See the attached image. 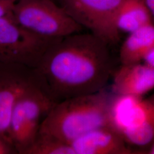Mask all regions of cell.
Wrapping results in <instances>:
<instances>
[{"label": "cell", "instance_id": "19", "mask_svg": "<svg viewBox=\"0 0 154 154\" xmlns=\"http://www.w3.org/2000/svg\"><path fill=\"white\" fill-rule=\"evenodd\" d=\"M55 1H56V0H55Z\"/></svg>", "mask_w": 154, "mask_h": 154}, {"label": "cell", "instance_id": "9", "mask_svg": "<svg viewBox=\"0 0 154 154\" xmlns=\"http://www.w3.org/2000/svg\"><path fill=\"white\" fill-rule=\"evenodd\" d=\"M154 89V67L142 62L122 65L115 72L112 85L116 95L142 98Z\"/></svg>", "mask_w": 154, "mask_h": 154}, {"label": "cell", "instance_id": "12", "mask_svg": "<svg viewBox=\"0 0 154 154\" xmlns=\"http://www.w3.org/2000/svg\"><path fill=\"white\" fill-rule=\"evenodd\" d=\"M152 23V17L143 0H124L116 17V28L120 34H129Z\"/></svg>", "mask_w": 154, "mask_h": 154}, {"label": "cell", "instance_id": "5", "mask_svg": "<svg viewBox=\"0 0 154 154\" xmlns=\"http://www.w3.org/2000/svg\"><path fill=\"white\" fill-rule=\"evenodd\" d=\"M59 39L32 33L19 25L13 17L0 18V61L35 68L45 51Z\"/></svg>", "mask_w": 154, "mask_h": 154}, {"label": "cell", "instance_id": "4", "mask_svg": "<svg viewBox=\"0 0 154 154\" xmlns=\"http://www.w3.org/2000/svg\"><path fill=\"white\" fill-rule=\"evenodd\" d=\"M54 101L41 88L23 94L18 100L11 112L8 135L17 154H22L37 136L41 122Z\"/></svg>", "mask_w": 154, "mask_h": 154}, {"label": "cell", "instance_id": "15", "mask_svg": "<svg viewBox=\"0 0 154 154\" xmlns=\"http://www.w3.org/2000/svg\"><path fill=\"white\" fill-rule=\"evenodd\" d=\"M17 154L13 146L0 137V154Z\"/></svg>", "mask_w": 154, "mask_h": 154}, {"label": "cell", "instance_id": "14", "mask_svg": "<svg viewBox=\"0 0 154 154\" xmlns=\"http://www.w3.org/2000/svg\"><path fill=\"white\" fill-rule=\"evenodd\" d=\"M17 0H0V18L13 17V11Z\"/></svg>", "mask_w": 154, "mask_h": 154}, {"label": "cell", "instance_id": "10", "mask_svg": "<svg viewBox=\"0 0 154 154\" xmlns=\"http://www.w3.org/2000/svg\"><path fill=\"white\" fill-rule=\"evenodd\" d=\"M154 46V23L129 33L120 49L119 58L122 65L142 62Z\"/></svg>", "mask_w": 154, "mask_h": 154}, {"label": "cell", "instance_id": "11", "mask_svg": "<svg viewBox=\"0 0 154 154\" xmlns=\"http://www.w3.org/2000/svg\"><path fill=\"white\" fill-rule=\"evenodd\" d=\"M126 142L139 146H147L154 139V94L143 99L131 129L122 135Z\"/></svg>", "mask_w": 154, "mask_h": 154}, {"label": "cell", "instance_id": "18", "mask_svg": "<svg viewBox=\"0 0 154 154\" xmlns=\"http://www.w3.org/2000/svg\"><path fill=\"white\" fill-rule=\"evenodd\" d=\"M149 154H154V139L153 141L150 144V148L148 151Z\"/></svg>", "mask_w": 154, "mask_h": 154}, {"label": "cell", "instance_id": "3", "mask_svg": "<svg viewBox=\"0 0 154 154\" xmlns=\"http://www.w3.org/2000/svg\"><path fill=\"white\" fill-rule=\"evenodd\" d=\"M13 18L28 31L50 38H63L83 29L55 0H17Z\"/></svg>", "mask_w": 154, "mask_h": 154}, {"label": "cell", "instance_id": "7", "mask_svg": "<svg viewBox=\"0 0 154 154\" xmlns=\"http://www.w3.org/2000/svg\"><path fill=\"white\" fill-rule=\"evenodd\" d=\"M37 88L41 87L34 68L0 61V137L11 144L8 131L13 109L23 94Z\"/></svg>", "mask_w": 154, "mask_h": 154}, {"label": "cell", "instance_id": "13", "mask_svg": "<svg viewBox=\"0 0 154 154\" xmlns=\"http://www.w3.org/2000/svg\"><path fill=\"white\" fill-rule=\"evenodd\" d=\"M22 154H75L70 144L49 134L39 132Z\"/></svg>", "mask_w": 154, "mask_h": 154}, {"label": "cell", "instance_id": "6", "mask_svg": "<svg viewBox=\"0 0 154 154\" xmlns=\"http://www.w3.org/2000/svg\"><path fill=\"white\" fill-rule=\"evenodd\" d=\"M72 18L107 44L117 43L116 19L124 0H58Z\"/></svg>", "mask_w": 154, "mask_h": 154}, {"label": "cell", "instance_id": "8", "mask_svg": "<svg viewBox=\"0 0 154 154\" xmlns=\"http://www.w3.org/2000/svg\"><path fill=\"white\" fill-rule=\"evenodd\" d=\"M70 145L75 154L139 153L128 147L121 135L109 126L100 127L84 134L72 141Z\"/></svg>", "mask_w": 154, "mask_h": 154}, {"label": "cell", "instance_id": "16", "mask_svg": "<svg viewBox=\"0 0 154 154\" xmlns=\"http://www.w3.org/2000/svg\"><path fill=\"white\" fill-rule=\"evenodd\" d=\"M143 63L154 67V46L144 58Z\"/></svg>", "mask_w": 154, "mask_h": 154}, {"label": "cell", "instance_id": "17", "mask_svg": "<svg viewBox=\"0 0 154 154\" xmlns=\"http://www.w3.org/2000/svg\"><path fill=\"white\" fill-rule=\"evenodd\" d=\"M154 22V0H143Z\"/></svg>", "mask_w": 154, "mask_h": 154}, {"label": "cell", "instance_id": "2", "mask_svg": "<svg viewBox=\"0 0 154 154\" xmlns=\"http://www.w3.org/2000/svg\"><path fill=\"white\" fill-rule=\"evenodd\" d=\"M114 93L105 89L57 102L41 122L39 132L68 144L93 129L109 126L110 105Z\"/></svg>", "mask_w": 154, "mask_h": 154}, {"label": "cell", "instance_id": "1", "mask_svg": "<svg viewBox=\"0 0 154 154\" xmlns=\"http://www.w3.org/2000/svg\"><path fill=\"white\" fill-rule=\"evenodd\" d=\"M109 46L90 32L58 39L34 68L41 88L55 103L105 89L113 72Z\"/></svg>", "mask_w": 154, "mask_h": 154}]
</instances>
